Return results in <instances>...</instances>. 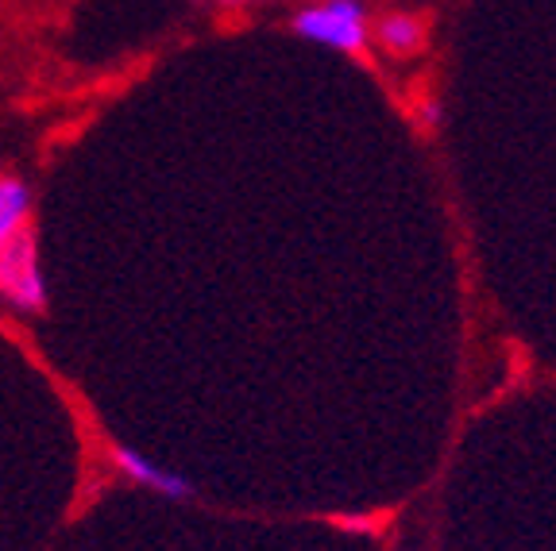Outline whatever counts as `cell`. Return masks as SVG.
I'll use <instances>...</instances> for the list:
<instances>
[{"mask_svg": "<svg viewBox=\"0 0 556 551\" xmlns=\"http://www.w3.org/2000/svg\"><path fill=\"white\" fill-rule=\"evenodd\" d=\"M31 216V190L27 181H20L16 174H0V247L16 232L20 225H27Z\"/></svg>", "mask_w": 556, "mask_h": 551, "instance_id": "5b68a950", "label": "cell"}, {"mask_svg": "<svg viewBox=\"0 0 556 551\" xmlns=\"http://www.w3.org/2000/svg\"><path fill=\"white\" fill-rule=\"evenodd\" d=\"M109 456H113L116 471H121L124 478H131L136 486H143V490L163 494V498H170V501H193L198 498V490H193L190 478H182V474H174V471H163V466H155L151 459H143L139 451L124 448V444H109Z\"/></svg>", "mask_w": 556, "mask_h": 551, "instance_id": "3957f363", "label": "cell"}, {"mask_svg": "<svg viewBox=\"0 0 556 551\" xmlns=\"http://www.w3.org/2000/svg\"><path fill=\"white\" fill-rule=\"evenodd\" d=\"M0 302L27 317L47 309V282L39 270V243H35L31 220L20 225L0 247Z\"/></svg>", "mask_w": 556, "mask_h": 551, "instance_id": "7a4b0ae2", "label": "cell"}, {"mask_svg": "<svg viewBox=\"0 0 556 551\" xmlns=\"http://www.w3.org/2000/svg\"><path fill=\"white\" fill-rule=\"evenodd\" d=\"M294 35L309 43L332 47L340 54H364L367 51V4L364 0H321V4H305L290 20Z\"/></svg>", "mask_w": 556, "mask_h": 551, "instance_id": "6da1fadb", "label": "cell"}, {"mask_svg": "<svg viewBox=\"0 0 556 551\" xmlns=\"http://www.w3.org/2000/svg\"><path fill=\"white\" fill-rule=\"evenodd\" d=\"M417 116H421V124H426V128H433V124L441 120V108H437L433 101H426L421 108H417Z\"/></svg>", "mask_w": 556, "mask_h": 551, "instance_id": "8992f818", "label": "cell"}, {"mask_svg": "<svg viewBox=\"0 0 556 551\" xmlns=\"http://www.w3.org/2000/svg\"><path fill=\"white\" fill-rule=\"evenodd\" d=\"M379 43L387 47L391 54H417L426 47V27L421 20L409 16V12H391V16L379 20Z\"/></svg>", "mask_w": 556, "mask_h": 551, "instance_id": "277c9868", "label": "cell"}]
</instances>
